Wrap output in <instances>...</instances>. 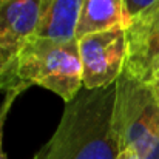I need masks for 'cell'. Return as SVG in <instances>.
<instances>
[{"mask_svg":"<svg viewBox=\"0 0 159 159\" xmlns=\"http://www.w3.org/2000/svg\"><path fill=\"white\" fill-rule=\"evenodd\" d=\"M116 84L87 90L65 104L50 141L33 159H117L120 141L113 127Z\"/></svg>","mask_w":159,"mask_h":159,"instance_id":"obj_1","label":"cell"},{"mask_svg":"<svg viewBox=\"0 0 159 159\" xmlns=\"http://www.w3.org/2000/svg\"><path fill=\"white\" fill-rule=\"evenodd\" d=\"M17 77L53 91L65 104L71 102L84 88L77 39L33 37L19 48Z\"/></svg>","mask_w":159,"mask_h":159,"instance_id":"obj_2","label":"cell"},{"mask_svg":"<svg viewBox=\"0 0 159 159\" xmlns=\"http://www.w3.org/2000/svg\"><path fill=\"white\" fill-rule=\"evenodd\" d=\"M113 127L122 152L133 150L139 159H159V105L148 84L127 71L116 80Z\"/></svg>","mask_w":159,"mask_h":159,"instance_id":"obj_3","label":"cell"},{"mask_svg":"<svg viewBox=\"0 0 159 159\" xmlns=\"http://www.w3.org/2000/svg\"><path fill=\"white\" fill-rule=\"evenodd\" d=\"M82 60L84 88L98 90L114 85L127 60L125 26L117 25L77 39Z\"/></svg>","mask_w":159,"mask_h":159,"instance_id":"obj_4","label":"cell"},{"mask_svg":"<svg viewBox=\"0 0 159 159\" xmlns=\"http://www.w3.org/2000/svg\"><path fill=\"white\" fill-rule=\"evenodd\" d=\"M125 37L124 71L139 82L148 84L159 70V0L127 22Z\"/></svg>","mask_w":159,"mask_h":159,"instance_id":"obj_5","label":"cell"},{"mask_svg":"<svg viewBox=\"0 0 159 159\" xmlns=\"http://www.w3.org/2000/svg\"><path fill=\"white\" fill-rule=\"evenodd\" d=\"M42 0H0V47L19 50L37 37Z\"/></svg>","mask_w":159,"mask_h":159,"instance_id":"obj_6","label":"cell"},{"mask_svg":"<svg viewBox=\"0 0 159 159\" xmlns=\"http://www.w3.org/2000/svg\"><path fill=\"white\" fill-rule=\"evenodd\" d=\"M82 0H42L37 37L74 40Z\"/></svg>","mask_w":159,"mask_h":159,"instance_id":"obj_7","label":"cell"},{"mask_svg":"<svg viewBox=\"0 0 159 159\" xmlns=\"http://www.w3.org/2000/svg\"><path fill=\"white\" fill-rule=\"evenodd\" d=\"M117 25H127L124 0H82L76 37Z\"/></svg>","mask_w":159,"mask_h":159,"instance_id":"obj_8","label":"cell"},{"mask_svg":"<svg viewBox=\"0 0 159 159\" xmlns=\"http://www.w3.org/2000/svg\"><path fill=\"white\" fill-rule=\"evenodd\" d=\"M17 53L19 50L0 47V93H6L20 84L17 77Z\"/></svg>","mask_w":159,"mask_h":159,"instance_id":"obj_9","label":"cell"},{"mask_svg":"<svg viewBox=\"0 0 159 159\" xmlns=\"http://www.w3.org/2000/svg\"><path fill=\"white\" fill-rule=\"evenodd\" d=\"M31 85L26 84V82H20L16 88L9 90L5 93V99H3V104L0 107V159H8L6 158V153L3 150V127H5V122H6V117H8V113L11 110L12 104L16 102V99L25 91L28 90Z\"/></svg>","mask_w":159,"mask_h":159,"instance_id":"obj_10","label":"cell"},{"mask_svg":"<svg viewBox=\"0 0 159 159\" xmlns=\"http://www.w3.org/2000/svg\"><path fill=\"white\" fill-rule=\"evenodd\" d=\"M155 2L156 0H124V11H125L127 22L136 14H139L141 11H144L145 8H148L150 5H153Z\"/></svg>","mask_w":159,"mask_h":159,"instance_id":"obj_11","label":"cell"},{"mask_svg":"<svg viewBox=\"0 0 159 159\" xmlns=\"http://www.w3.org/2000/svg\"><path fill=\"white\" fill-rule=\"evenodd\" d=\"M148 87L152 90V94H153L155 101L158 102V105H159V70L156 71V74L152 77V80L148 82Z\"/></svg>","mask_w":159,"mask_h":159,"instance_id":"obj_12","label":"cell"},{"mask_svg":"<svg viewBox=\"0 0 159 159\" xmlns=\"http://www.w3.org/2000/svg\"><path fill=\"white\" fill-rule=\"evenodd\" d=\"M117 159H139V158H138V155L133 150H124Z\"/></svg>","mask_w":159,"mask_h":159,"instance_id":"obj_13","label":"cell"}]
</instances>
